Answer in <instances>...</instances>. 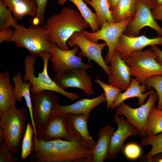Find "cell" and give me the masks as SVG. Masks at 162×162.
Returning a JSON list of instances; mask_svg holds the SVG:
<instances>
[{
	"label": "cell",
	"mask_w": 162,
	"mask_h": 162,
	"mask_svg": "<svg viewBox=\"0 0 162 162\" xmlns=\"http://www.w3.org/2000/svg\"><path fill=\"white\" fill-rule=\"evenodd\" d=\"M32 152L29 156L31 162H91L92 149L75 140L37 139L36 143L33 142Z\"/></svg>",
	"instance_id": "obj_1"
},
{
	"label": "cell",
	"mask_w": 162,
	"mask_h": 162,
	"mask_svg": "<svg viewBox=\"0 0 162 162\" xmlns=\"http://www.w3.org/2000/svg\"><path fill=\"white\" fill-rule=\"evenodd\" d=\"M44 26L51 43L64 50H69L67 43L74 32H81L90 26L80 12L66 7L48 19Z\"/></svg>",
	"instance_id": "obj_2"
},
{
	"label": "cell",
	"mask_w": 162,
	"mask_h": 162,
	"mask_svg": "<svg viewBox=\"0 0 162 162\" xmlns=\"http://www.w3.org/2000/svg\"><path fill=\"white\" fill-rule=\"evenodd\" d=\"M51 56L50 52H43L40 57L43 60V70L38 74V76L34 74L35 72V57L29 55L24 59L25 74L23 76L24 81L31 83L32 87L30 92L32 93H38L43 91L54 92L60 93L72 101L78 100L80 95L76 93L68 92L63 90L49 76L48 72V62Z\"/></svg>",
	"instance_id": "obj_3"
},
{
	"label": "cell",
	"mask_w": 162,
	"mask_h": 162,
	"mask_svg": "<svg viewBox=\"0 0 162 162\" xmlns=\"http://www.w3.org/2000/svg\"><path fill=\"white\" fill-rule=\"evenodd\" d=\"M14 28L12 36L7 42H14L16 47L26 49L35 58L50 52L52 44L44 26L33 25L27 28L18 24Z\"/></svg>",
	"instance_id": "obj_4"
},
{
	"label": "cell",
	"mask_w": 162,
	"mask_h": 162,
	"mask_svg": "<svg viewBox=\"0 0 162 162\" xmlns=\"http://www.w3.org/2000/svg\"><path fill=\"white\" fill-rule=\"evenodd\" d=\"M28 112L26 108H18L13 105L0 114V128L4 140L15 155L20 148L21 139L25 132Z\"/></svg>",
	"instance_id": "obj_5"
},
{
	"label": "cell",
	"mask_w": 162,
	"mask_h": 162,
	"mask_svg": "<svg viewBox=\"0 0 162 162\" xmlns=\"http://www.w3.org/2000/svg\"><path fill=\"white\" fill-rule=\"evenodd\" d=\"M152 49L134 52L123 59L129 67L131 76L142 83L149 77L162 75V64Z\"/></svg>",
	"instance_id": "obj_6"
},
{
	"label": "cell",
	"mask_w": 162,
	"mask_h": 162,
	"mask_svg": "<svg viewBox=\"0 0 162 162\" xmlns=\"http://www.w3.org/2000/svg\"><path fill=\"white\" fill-rule=\"evenodd\" d=\"M133 17H130L117 22L106 21L97 31L90 32L84 30L81 32L87 38L93 42L97 43L100 40L104 41L108 48V52L104 59L107 64L110 63L113 56L119 38Z\"/></svg>",
	"instance_id": "obj_7"
},
{
	"label": "cell",
	"mask_w": 162,
	"mask_h": 162,
	"mask_svg": "<svg viewBox=\"0 0 162 162\" xmlns=\"http://www.w3.org/2000/svg\"><path fill=\"white\" fill-rule=\"evenodd\" d=\"M31 96L34 104L33 114L35 127L37 130L41 131L54 114L59 104V98L52 91H48L31 93Z\"/></svg>",
	"instance_id": "obj_8"
},
{
	"label": "cell",
	"mask_w": 162,
	"mask_h": 162,
	"mask_svg": "<svg viewBox=\"0 0 162 162\" xmlns=\"http://www.w3.org/2000/svg\"><path fill=\"white\" fill-rule=\"evenodd\" d=\"M158 99L157 94L154 91L149 95L147 102L139 107L131 108L123 102L115 108V114L124 116L138 130L139 135L143 137H147L146 126L148 117Z\"/></svg>",
	"instance_id": "obj_9"
},
{
	"label": "cell",
	"mask_w": 162,
	"mask_h": 162,
	"mask_svg": "<svg viewBox=\"0 0 162 162\" xmlns=\"http://www.w3.org/2000/svg\"><path fill=\"white\" fill-rule=\"evenodd\" d=\"M68 46L76 45L81 51L78 55L86 58L88 63L93 60L101 67L108 76L110 74L109 67L107 65L103 58L102 51L106 46L104 42L101 44L93 42L87 38L80 32H74L68 41Z\"/></svg>",
	"instance_id": "obj_10"
},
{
	"label": "cell",
	"mask_w": 162,
	"mask_h": 162,
	"mask_svg": "<svg viewBox=\"0 0 162 162\" xmlns=\"http://www.w3.org/2000/svg\"><path fill=\"white\" fill-rule=\"evenodd\" d=\"M74 46L71 50H64L59 49L56 44H52L50 60L54 72L59 73L78 68L87 70L92 68L90 63H84L82 57L76 55L79 47L76 45Z\"/></svg>",
	"instance_id": "obj_11"
},
{
	"label": "cell",
	"mask_w": 162,
	"mask_h": 162,
	"mask_svg": "<svg viewBox=\"0 0 162 162\" xmlns=\"http://www.w3.org/2000/svg\"><path fill=\"white\" fill-rule=\"evenodd\" d=\"M86 70L84 68H78L56 73L53 80L63 90L70 87L79 88L89 97L94 94L93 83Z\"/></svg>",
	"instance_id": "obj_12"
},
{
	"label": "cell",
	"mask_w": 162,
	"mask_h": 162,
	"mask_svg": "<svg viewBox=\"0 0 162 162\" xmlns=\"http://www.w3.org/2000/svg\"><path fill=\"white\" fill-rule=\"evenodd\" d=\"M152 8L144 0H136L135 14L123 34L130 36H137L141 29L147 26L154 30L161 36L162 28L158 24L153 15Z\"/></svg>",
	"instance_id": "obj_13"
},
{
	"label": "cell",
	"mask_w": 162,
	"mask_h": 162,
	"mask_svg": "<svg viewBox=\"0 0 162 162\" xmlns=\"http://www.w3.org/2000/svg\"><path fill=\"white\" fill-rule=\"evenodd\" d=\"M90 114H67L66 126L73 139L83 146L93 149L97 141L90 136L88 130V124Z\"/></svg>",
	"instance_id": "obj_14"
},
{
	"label": "cell",
	"mask_w": 162,
	"mask_h": 162,
	"mask_svg": "<svg viewBox=\"0 0 162 162\" xmlns=\"http://www.w3.org/2000/svg\"><path fill=\"white\" fill-rule=\"evenodd\" d=\"M113 121L118 128L113 132L109 144L106 158L110 160L116 159L122 152L124 142L128 137L139 135L138 130L126 118L115 114Z\"/></svg>",
	"instance_id": "obj_15"
},
{
	"label": "cell",
	"mask_w": 162,
	"mask_h": 162,
	"mask_svg": "<svg viewBox=\"0 0 162 162\" xmlns=\"http://www.w3.org/2000/svg\"><path fill=\"white\" fill-rule=\"evenodd\" d=\"M66 115L67 114H53L44 128L41 131L37 130L36 139L33 138V142L36 143L37 139L44 141L58 138H63L68 141H74L66 128Z\"/></svg>",
	"instance_id": "obj_16"
},
{
	"label": "cell",
	"mask_w": 162,
	"mask_h": 162,
	"mask_svg": "<svg viewBox=\"0 0 162 162\" xmlns=\"http://www.w3.org/2000/svg\"><path fill=\"white\" fill-rule=\"evenodd\" d=\"M162 45V37L149 38L144 35L130 36L123 34L117 43L115 50L124 59L134 52L142 51L145 47L153 45Z\"/></svg>",
	"instance_id": "obj_17"
},
{
	"label": "cell",
	"mask_w": 162,
	"mask_h": 162,
	"mask_svg": "<svg viewBox=\"0 0 162 162\" xmlns=\"http://www.w3.org/2000/svg\"><path fill=\"white\" fill-rule=\"evenodd\" d=\"M110 63V74L108 76L109 84L126 90L131 83L129 67L116 50Z\"/></svg>",
	"instance_id": "obj_18"
},
{
	"label": "cell",
	"mask_w": 162,
	"mask_h": 162,
	"mask_svg": "<svg viewBox=\"0 0 162 162\" xmlns=\"http://www.w3.org/2000/svg\"><path fill=\"white\" fill-rule=\"evenodd\" d=\"M106 102L105 94L91 99L83 98L68 105L59 104L56 106L54 114L71 113L74 114H90L92 110L103 102Z\"/></svg>",
	"instance_id": "obj_19"
},
{
	"label": "cell",
	"mask_w": 162,
	"mask_h": 162,
	"mask_svg": "<svg viewBox=\"0 0 162 162\" xmlns=\"http://www.w3.org/2000/svg\"><path fill=\"white\" fill-rule=\"evenodd\" d=\"M114 130L113 127L109 125L100 128L97 144L92 149L91 162H103L107 158L111 138Z\"/></svg>",
	"instance_id": "obj_20"
},
{
	"label": "cell",
	"mask_w": 162,
	"mask_h": 162,
	"mask_svg": "<svg viewBox=\"0 0 162 162\" xmlns=\"http://www.w3.org/2000/svg\"><path fill=\"white\" fill-rule=\"evenodd\" d=\"M12 81L14 86V90L16 95V100L19 102L22 101V98L25 99L26 105L30 113L31 123L34 131V135L36 136L37 130L36 129L33 117V108L30 93L31 87L32 86L31 82L24 81L21 72L17 71L12 76Z\"/></svg>",
	"instance_id": "obj_21"
},
{
	"label": "cell",
	"mask_w": 162,
	"mask_h": 162,
	"mask_svg": "<svg viewBox=\"0 0 162 162\" xmlns=\"http://www.w3.org/2000/svg\"><path fill=\"white\" fill-rule=\"evenodd\" d=\"M140 82L136 78H131L130 84L125 91L123 93L120 92L118 95L110 109L115 108L122 102L126 100L134 97H137L138 99V104L141 106L144 104L145 100L148 96L154 92L152 89L148 92L143 93L147 88L146 85Z\"/></svg>",
	"instance_id": "obj_22"
},
{
	"label": "cell",
	"mask_w": 162,
	"mask_h": 162,
	"mask_svg": "<svg viewBox=\"0 0 162 162\" xmlns=\"http://www.w3.org/2000/svg\"><path fill=\"white\" fill-rule=\"evenodd\" d=\"M16 99L8 71L0 72V114L6 112L13 105Z\"/></svg>",
	"instance_id": "obj_23"
},
{
	"label": "cell",
	"mask_w": 162,
	"mask_h": 162,
	"mask_svg": "<svg viewBox=\"0 0 162 162\" xmlns=\"http://www.w3.org/2000/svg\"><path fill=\"white\" fill-rule=\"evenodd\" d=\"M16 20H21L25 16L34 17L37 8L34 0H2Z\"/></svg>",
	"instance_id": "obj_24"
},
{
	"label": "cell",
	"mask_w": 162,
	"mask_h": 162,
	"mask_svg": "<svg viewBox=\"0 0 162 162\" xmlns=\"http://www.w3.org/2000/svg\"><path fill=\"white\" fill-rule=\"evenodd\" d=\"M111 10L115 22L133 17L136 10V0H120Z\"/></svg>",
	"instance_id": "obj_25"
},
{
	"label": "cell",
	"mask_w": 162,
	"mask_h": 162,
	"mask_svg": "<svg viewBox=\"0 0 162 162\" xmlns=\"http://www.w3.org/2000/svg\"><path fill=\"white\" fill-rule=\"evenodd\" d=\"M68 1L72 2L76 6L80 14L89 24L92 32L100 29V26L96 14L92 11L83 0H58V3L62 5Z\"/></svg>",
	"instance_id": "obj_26"
},
{
	"label": "cell",
	"mask_w": 162,
	"mask_h": 162,
	"mask_svg": "<svg viewBox=\"0 0 162 162\" xmlns=\"http://www.w3.org/2000/svg\"><path fill=\"white\" fill-rule=\"evenodd\" d=\"M94 10L100 26L106 21L115 22L113 18L108 0H83Z\"/></svg>",
	"instance_id": "obj_27"
},
{
	"label": "cell",
	"mask_w": 162,
	"mask_h": 162,
	"mask_svg": "<svg viewBox=\"0 0 162 162\" xmlns=\"http://www.w3.org/2000/svg\"><path fill=\"white\" fill-rule=\"evenodd\" d=\"M147 137L154 136L162 132V110L154 105L151 110L146 126Z\"/></svg>",
	"instance_id": "obj_28"
},
{
	"label": "cell",
	"mask_w": 162,
	"mask_h": 162,
	"mask_svg": "<svg viewBox=\"0 0 162 162\" xmlns=\"http://www.w3.org/2000/svg\"><path fill=\"white\" fill-rule=\"evenodd\" d=\"M140 145L142 146H152L151 150L144 157L148 161L150 162L154 156L162 153V132L151 137H143Z\"/></svg>",
	"instance_id": "obj_29"
},
{
	"label": "cell",
	"mask_w": 162,
	"mask_h": 162,
	"mask_svg": "<svg viewBox=\"0 0 162 162\" xmlns=\"http://www.w3.org/2000/svg\"><path fill=\"white\" fill-rule=\"evenodd\" d=\"M34 131L33 126L28 122L23 136L21 144V158L22 160L26 159L32 151L33 135Z\"/></svg>",
	"instance_id": "obj_30"
},
{
	"label": "cell",
	"mask_w": 162,
	"mask_h": 162,
	"mask_svg": "<svg viewBox=\"0 0 162 162\" xmlns=\"http://www.w3.org/2000/svg\"><path fill=\"white\" fill-rule=\"evenodd\" d=\"M0 30L10 26L14 28L18 25L17 20L14 17L10 9L2 0H0Z\"/></svg>",
	"instance_id": "obj_31"
},
{
	"label": "cell",
	"mask_w": 162,
	"mask_h": 162,
	"mask_svg": "<svg viewBox=\"0 0 162 162\" xmlns=\"http://www.w3.org/2000/svg\"><path fill=\"white\" fill-rule=\"evenodd\" d=\"M103 88L105 94L106 102V108L109 110L110 108L118 94L122 90L110 84L108 85L97 78L94 80Z\"/></svg>",
	"instance_id": "obj_32"
},
{
	"label": "cell",
	"mask_w": 162,
	"mask_h": 162,
	"mask_svg": "<svg viewBox=\"0 0 162 162\" xmlns=\"http://www.w3.org/2000/svg\"><path fill=\"white\" fill-rule=\"evenodd\" d=\"M142 83L146 85L148 89L153 88L156 91L158 99L157 108L159 109L162 104V75L149 77Z\"/></svg>",
	"instance_id": "obj_33"
},
{
	"label": "cell",
	"mask_w": 162,
	"mask_h": 162,
	"mask_svg": "<svg viewBox=\"0 0 162 162\" xmlns=\"http://www.w3.org/2000/svg\"><path fill=\"white\" fill-rule=\"evenodd\" d=\"M37 8L36 16L33 20L34 26L44 24L45 23V14L48 0H34Z\"/></svg>",
	"instance_id": "obj_34"
},
{
	"label": "cell",
	"mask_w": 162,
	"mask_h": 162,
	"mask_svg": "<svg viewBox=\"0 0 162 162\" xmlns=\"http://www.w3.org/2000/svg\"><path fill=\"white\" fill-rule=\"evenodd\" d=\"M14 155L5 140L0 143V162H17L18 158Z\"/></svg>",
	"instance_id": "obj_35"
},
{
	"label": "cell",
	"mask_w": 162,
	"mask_h": 162,
	"mask_svg": "<svg viewBox=\"0 0 162 162\" xmlns=\"http://www.w3.org/2000/svg\"><path fill=\"white\" fill-rule=\"evenodd\" d=\"M122 152L127 158L134 160L140 156L141 150L140 147L137 144L130 143L124 147Z\"/></svg>",
	"instance_id": "obj_36"
},
{
	"label": "cell",
	"mask_w": 162,
	"mask_h": 162,
	"mask_svg": "<svg viewBox=\"0 0 162 162\" xmlns=\"http://www.w3.org/2000/svg\"><path fill=\"white\" fill-rule=\"evenodd\" d=\"M14 30L9 28L0 30V43L7 41L12 36Z\"/></svg>",
	"instance_id": "obj_37"
},
{
	"label": "cell",
	"mask_w": 162,
	"mask_h": 162,
	"mask_svg": "<svg viewBox=\"0 0 162 162\" xmlns=\"http://www.w3.org/2000/svg\"><path fill=\"white\" fill-rule=\"evenodd\" d=\"M152 11L156 20L162 21V5L154 7L152 9Z\"/></svg>",
	"instance_id": "obj_38"
},
{
	"label": "cell",
	"mask_w": 162,
	"mask_h": 162,
	"mask_svg": "<svg viewBox=\"0 0 162 162\" xmlns=\"http://www.w3.org/2000/svg\"><path fill=\"white\" fill-rule=\"evenodd\" d=\"M152 49L157 56L156 60L162 64V50L157 45L151 46Z\"/></svg>",
	"instance_id": "obj_39"
},
{
	"label": "cell",
	"mask_w": 162,
	"mask_h": 162,
	"mask_svg": "<svg viewBox=\"0 0 162 162\" xmlns=\"http://www.w3.org/2000/svg\"><path fill=\"white\" fill-rule=\"evenodd\" d=\"M111 10L116 6L120 0H108Z\"/></svg>",
	"instance_id": "obj_40"
},
{
	"label": "cell",
	"mask_w": 162,
	"mask_h": 162,
	"mask_svg": "<svg viewBox=\"0 0 162 162\" xmlns=\"http://www.w3.org/2000/svg\"><path fill=\"white\" fill-rule=\"evenodd\" d=\"M150 162H162V156H158L156 154L152 158Z\"/></svg>",
	"instance_id": "obj_41"
},
{
	"label": "cell",
	"mask_w": 162,
	"mask_h": 162,
	"mask_svg": "<svg viewBox=\"0 0 162 162\" xmlns=\"http://www.w3.org/2000/svg\"><path fill=\"white\" fill-rule=\"evenodd\" d=\"M153 3L154 7L162 5V0H153Z\"/></svg>",
	"instance_id": "obj_42"
},
{
	"label": "cell",
	"mask_w": 162,
	"mask_h": 162,
	"mask_svg": "<svg viewBox=\"0 0 162 162\" xmlns=\"http://www.w3.org/2000/svg\"><path fill=\"white\" fill-rule=\"evenodd\" d=\"M150 5H151L153 8L154 7V6L153 3V0H144Z\"/></svg>",
	"instance_id": "obj_43"
},
{
	"label": "cell",
	"mask_w": 162,
	"mask_h": 162,
	"mask_svg": "<svg viewBox=\"0 0 162 162\" xmlns=\"http://www.w3.org/2000/svg\"><path fill=\"white\" fill-rule=\"evenodd\" d=\"M159 109L162 110V104L161 105V107H160V109Z\"/></svg>",
	"instance_id": "obj_44"
},
{
	"label": "cell",
	"mask_w": 162,
	"mask_h": 162,
	"mask_svg": "<svg viewBox=\"0 0 162 162\" xmlns=\"http://www.w3.org/2000/svg\"><path fill=\"white\" fill-rule=\"evenodd\" d=\"M161 37H162V35H161Z\"/></svg>",
	"instance_id": "obj_45"
}]
</instances>
